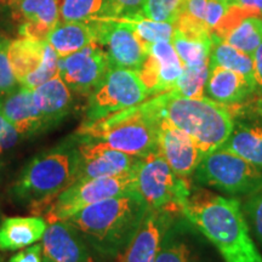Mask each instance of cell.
Masks as SVG:
<instances>
[{
	"mask_svg": "<svg viewBox=\"0 0 262 262\" xmlns=\"http://www.w3.org/2000/svg\"><path fill=\"white\" fill-rule=\"evenodd\" d=\"M183 235L175 221L166 232L155 262H202L199 255Z\"/></svg>",
	"mask_w": 262,
	"mask_h": 262,
	"instance_id": "28",
	"label": "cell"
},
{
	"mask_svg": "<svg viewBox=\"0 0 262 262\" xmlns=\"http://www.w3.org/2000/svg\"><path fill=\"white\" fill-rule=\"evenodd\" d=\"M47 228V221L40 216L5 219L0 225V250H19L38 243Z\"/></svg>",
	"mask_w": 262,
	"mask_h": 262,
	"instance_id": "22",
	"label": "cell"
},
{
	"mask_svg": "<svg viewBox=\"0 0 262 262\" xmlns=\"http://www.w3.org/2000/svg\"><path fill=\"white\" fill-rule=\"evenodd\" d=\"M180 215L178 209H149L135 237L118 257L119 262H155L166 232Z\"/></svg>",
	"mask_w": 262,
	"mask_h": 262,
	"instance_id": "13",
	"label": "cell"
},
{
	"mask_svg": "<svg viewBox=\"0 0 262 262\" xmlns=\"http://www.w3.org/2000/svg\"><path fill=\"white\" fill-rule=\"evenodd\" d=\"M242 209H243L250 232L262 245V188L248 195Z\"/></svg>",
	"mask_w": 262,
	"mask_h": 262,
	"instance_id": "34",
	"label": "cell"
},
{
	"mask_svg": "<svg viewBox=\"0 0 262 262\" xmlns=\"http://www.w3.org/2000/svg\"><path fill=\"white\" fill-rule=\"evenodd\" d=\"M187 0H145L141 15L159 22L173 25Z\"/></svg>",
	"mask_w": 262,
	"mask_h": 262,
	"instance_id": "32",
	"label": "cell"
},
{
	"mask_svg": "<svg viewBox=\"0 0 262 262\" xmlns=\"http://www.w3.org/2000/svg\"><path fill=\"white\" fill-rule=\"evenodd\" d=\"M62 58L96 42L95 22H60L47 39Z\"/></svg>",
	"mask_w": 262,
	"mask_h": 262,
	"instance_id": "23",
	"label": "cell"
},
{
	"mask_svg": "<svg viewBox=\"0 0 262 262\" xmlns=\"http://www.w3.org/2000/svg\"><path fill=\"white\" fill-rule=\"evenodd\" d=\"M228 8L229 4H227V3L217 2V0H208L204 14V24L210 33L219 25V22L224 18L226 12L228 11Z\"/></svg>",
	"mask_w": 262,
	"mask_h": 262,
	"instance_id": "37",
	"label": "cell"
},
{
	"mask_svg": "<svg viewBox=\"0 0 262 262\" xmlns=\"http://www.w3.org/2000/svg\"><path fill=\"white\" fill-rule=\"evenodd\" d=\"M211 41L212 44L210 56H209V66H220V67L237 72V73L243 75L248 80V83L256 91L254 79L253 56L238 50L237 48L232 47L224 39L219 38L217 35L212 34V33Z\"/></svg>",
	"mask_w": 262,
	"mask_h": 262,
	"instance_id": "26",
	"label": "cell"
},
{
	"mask_svg": "<svg viewBox=\"0 0 262 262\" xmlns=\"http://www.w3.org/2000/svg\"><path fill=\"white\" fill-rule=\"evenodd\" d=\"M145 102L159 120H168L188 134L204 157L224 146L233 130L234 120L228 106L208 97L191 98L168 91Z\"/></svg>",
	"mask_w": 262,
	"mask_h": 262,
	"instance_id": "3",
	"label": "cell"
},
{
	"mask_svg": "<svg viewBox=\"0 0 262 262\" xmlns=\"http://www.w3.org/2000/svg\"><path fill=\"white\" fill-rule=\"evenodd\" d=\"M58 62H60V57L55 52L49 42L47 41V47H45V54L44 60H42L41 64L39 66L37 71L33 72L28 77H26L24 80L19 83L21 86L27 88V89L34 90L35 88L40 86L47 81L51 80L58 75Z\"/></svg>",
	"mask_w": 262,
	"mask_h": 262,
	"instance_id": "33",
	"label": "cell"
},
{
	"mask_svg": "<svg viewBox=\"0 0 262 262\" xmlns=\"http://www.w3.org/2000/svg\"><path fill=\"white\" fill-rule=\"evenodd\" d=\"M148 210L146 202L134 191L95 203L66 221L98 256L118 258L135 237Z\"/></svg>",
	"mask_w": 262,
	"mask_h": 262,
	"instance_id": "2",
	"label": "cell"
},
{
	"mask_svg": "<svg viewBox=\"0 0 262 262\" xmlns=\"http://www.w3.org/2000/svg\"><path fill=\"white\" fill-rule=\"evenodd\" d=\"M253 93L254 88L242 74L220 66H209L205 97L229 107L242 103Z\"/></svg>",
	"mask_w": 262,
	"mask_h": 262,
	"instance_id": "21",
	"label": "cell"
},
{
	"mask_svg": "<svg viewBox=\"0 0 262 262\" xmlns=\"http://www.w3.org/2000/svg\"><path fill=\"white\" fill-rule=\"evenodd\" d=\"M19 139H21V135L18 131L0 111V155L9 148H12Z\"/></svg>",
	"mask_w": 262,
	"mask_h": 262,
	"instance_id": "38",
	"label": "cell"
},
{
	"mask_svg": "<svg viewBox=\"0 0 262 262\" xmlns=\"http://www.w3.org/2000/svg\"><path fill=\"white\" fill-rule=\"evenodd\" d=\"M222 147L262 169V124L234 122L233 130Z\"/></svg>",
	"mask_w": 262,
	"mask_h": 262,
	"instance_id": "24",
	"label": "cell"
},
{
	"mask_svg": "<svg viewBox=\"0 0 262 262\" xmlns=\"http://www.w3.org/2000/svg\"><path fill=\"white\" fill-rule=\"evenodd\" d=\"M33 100L40 114L44 131L63 122L73 108L72 90L61 79L60 75L35 88L33 90Z\"/></svg>",
	"mask_w": 262,
	"mask_h": 262,
	"instance_id": "19",
	"label": "cell"
},
{
	"mask_svg": "<svg viewBox=\"0 0 262 262\" xmlns=\"http://www.w3.org/2000/svg\"><path fill=\"white\" fill-rule=\"evenodd\" d=\"M47 41H38L25 37L10 40L9 58L18 84L37 71L44 60Z\"/></svg>",
	"mask_w": 262,
	"mask_h": 262,
	"instance_id": "25",
	"label": "cell"
},
{
	"mask_svg": "<svg viewBox=\"0 0 262 262\" xmlns=\"http://www.w3.org/2000/svg\"><path fill=\"white\" fill-rule=\"evenodd\" d=\"M150 95L139 72L112 68L93 93L85 108L84 124L94 123L145 102Z\"/></svg>",
	"mask_w": 262,
	"mask_h": 262,
	"instance_id": "8",
	"label": "cell"
},
{
	"mask_svg": "<svg viewBox=\"0 0 262 262\" xmlns=\"http://www.w3.org/2000/svg\"><path fill=\"white\" fill-rule=\"evenodd\" d=\"M96 42L103 48L112 68L139 72L147 56V49L129 26L114 17L95 19Z\"/></svg>",
	"mask_w": 262,
	"mask_h": 262,
	"instance_id": "10",
	"label": "cell"
},
{
	"mask_svg": "<svg viewBox=\"0 0 262 262\" xmlns=\"http://www.w3.org/2000/svg\"><path fill=\"white\" fill-rule=\"evenodd\" d=\"M181 215L217 249L225 262H262L238 199L191 192L181 205Z\"/></svg>",
	"mask_w": 262,
	"mask_h": 262,
	"instance_id": "1",
	"label": "cell"
},
{
	"mask_svg": "<svg viewBox=\"0 0 262 262\" xmlns=\"http://www.w3.org/2000/svg\"><path fill=\"white\" fill-rule=\"evenodd\" d=\"M41 254V244H33L11 256L10 262H42Z\"/></svg>",
	"mask_w": 262,
	"mask_h": 262,
	"instance_id": "39",
	"label": "cell"
},
{
	"mask_svg": "<svg viewBox=\"0 0 262 262\" xmlns=\"http://www.w3.org/2000/svg\"><path fill=\"white\" fill-rule=\"evenodd\" d=\"M147 49V56L139 71L150 96L172 90L183 72V64L171 41H158Z\"/></svg>",
	"mask_w": 262,
	"mask_h": 262,
	"instance_id": "14",
	"label": "cell"
},
{
	"mask_svg": "<svg viewBox=\"0 0 262 262\" xmlns=\"http://www.w3.org/2000/svg\"><path fill=\"white\" fill-rule=\"evenodd\" d=\"M0 111L21 137L44 133L40 114L33 100V90L18 85L15 90L0 96Z\"/></svg>",
	"mask_w": 262,
	"mask_h": 262,
	"instance_id": "20",
	"label": "cell"
},
{
	"mask_svg": "<svg viewBox=\"0 0 262 262\" xmlns=\"http://www.w3.org/2000/svg\"><path fill=\"white\" fill-rule=\"evenodd\" d=\"M145 0H106L103 17H133L141 15Z\"/></svg>",
	"mask_w": 262,
	"mask_h": 262,
	"instance_id": "36",
	"label": "cell"
},
{
	"mask_svg": "<svg viewBox=\"0 0 262 262\" xmlns=\"http://www.w3.org/2000/svg\"><path fill=\"white\" fill-rule=\"evenodd\" d=\"M9 44V39L0 38V96L9 94L19 85L10 63Z\"/></svg>",
	"mask_w": 262,
	"mask_h": 262,
	"instance_id": "35",
	"label": "cell"
},
{
	"mask_svg": "<svg viewBox=\"0 0 262 262\" xmlns=\"http://www.w3.org/2000/svg\"><path fill=\"white\" fill-rule=\"evenodd\" d=\"M11 15L19 24V35L47 41L49 34L60 24L58 0H9Z\"/></svg>",
	"mask_w": 262,
	"mask_h": 262,
	"instance_id": "18",
	"label": "cell"
},
{
	"mask_svg": "<svg viewBox=\"0 0 262 262\" xmlns=\"http://www.w3.org/2000/svg\"><path fill=\"white\" fill-rule=\"evenodd\" d=\"M211 33L253 56L262 42V15L238 5H229L224 18Z\"/></svg>",
	"mask_w": 262,
	"mask_h": 262,
	"instance_id": "17",
	"label": "cell"
},
{
	"mask_svg": "<svg viewBox=\"0 0 262 262\" xmlns=\"http://www.w3.org/2000/svg\"><path fill=\"white\" fill-rule=\"evenodd\" d=\"M171 44L183 67H195V66L208 64L211 49V34L195 35L183 33L173 27Z\"/></svg>",
	"mask_w": 262,
	"mask_h": 262,
	"instance_id": "27",
	"label": "cell"
},
{
	"mask_svg": "<svg viewBox=\"0 0 262 262\" xmlns=\"http://www.w3.org/2000/svg\"><path fill=\"white\" fill-rule=\"evenodd\" d=\"M135 191L149 209H178L192 192L189 179L176 175L157 148L148 155L139 157L133 170Z\"/></svg>",
	"mask_w": 262,
	"mask_h": 262,
	"instance_id": "6",
	"label": "cell"
},
{
	"mask_svg": "<svg viewBox=\"0 0 262 262\" xmlns=\"http://www.w3.org/2000/svg\"><path fill=\"white\" fill-rule=\"evenodd\" d=\"M120 22L129 26L135 33L140 41L147 48L150 44L158 41H170L173 33V25L168 22H159L145 17L142 15H136L133 17H114Z\"/></svg>",
	"mask_w": 262,
	"mask_h": 262,
	"instance_id": "29",
	"label": "cell"
},
{
	"mask_svg": "<svg viewBox=\"0 0 262 262\" xmlns=\"http://www.w3.org/2000/svg\"><path fill=\"white\" fill-rule=\"evenodd\" d=\"M231 5H238L250 11L262 15V0H233Z\"/></svg>",
	"mask_w": 262,
	"mask_h": 262,
	"instance_id": "41",
	"label": "cell"
},
{
	"mask_svg": "<svg viewBox=\"0 0 262 262\" xmlns=\"http://www.w3.org/2000/svg\"><path fill=\"white\" fill-rule=\"evenodd\" d=\"M0 262H4V261H3V258H2V256H0Z\"/></svg>",
	"mask_w": 262,
	"mask_h": 262,
	"instance_id": "43",
	"label": "cell"
},
{
	"mask_svg": "<svg viewBox=\"0 0 262 262\" xmlns=\"http://www.w3.org/2000/svg\"><path fill=\"white\" fill-rule=\"evenodd\" d=\"M253 62L255 86H256L257 93L262 94V42L258 45V48L254 52Z\"/></svg>",
	"mask_w": 262,
	"mask_h": 262,
	"instance_id": "40",
	"label": "cell"
},
{
	"mask_svg": "<svg viewBox=\"0 0 262 262\" xmlns=\"http://www.w3.org/2000/svg\"><path fill=\"white\" fill-rule=\"evenodd\" d=\"M209 75V63L195 66V67H183L181 77L173 86V93L185 97L202 98L205 97L204 90Z\"/></svg>",
	"mask_w": 262,
	"mask_h": 262,
	"instance_id": "31",
	"label": "cell"
},
{
	"mask_svg": "<svg viewBox=\"0 0 262 262\" xmlns=\"http://www.w3.org/2000/svg\"><path fill=\"white\" fill-rule=\"evenodd\" d=\"M135 191L133 171L118 176L77 181L63 189L44 208L45 221H66L95 203Z\"/></svg>",
	"mask_w": 262,
	"mask_h": 262,
	"instance_id": "9",
	"label": "cell"
},
{
	"mask_svg": "<svg viewBox=\"0 0 262 262\" xmlns=\"http://www.w3.org/2000/svg\"><path fill=\"white\" fill-rule=\"evenodd\" d=\"M60 22H93L103 17L106 0H58Z\"/></svg>",
	"mask_w": 262,
	"mask_h": 262,
	"instance_id": "30",
	"label": "cell"
},
{
	"mask_svg": "<svg viewBox=\"0 0 262 262\" xmlns=\"http://www.w3.org/2000/svg\"><path fill=\"white\" fill-rule=\"evenodd\" d=\"M193 178L228 195H250L262 188V169L220 147L202 159Z\"/></svg>",
	"mask_w": 262,
	"mask_h": 262,
	"instance_id": "7",
	"label": "cell"
},
{
	"mask_svg": "<svg viewBox=\"0 0 262 262\" xmlns=\"http://www.w3.org/2000/svg\"><path fill=\"white\" fill-rule=\"evenodd\" d=\"M41 249L42 262H100L96 251L67 221L48 224Z\"/></svg>",
	"mask_w": 262,
	"mask_h": 262,
	"instance_id": "15",
	"label": "cell"
},
{
	"mask_svg": "<svg viewBox=\"0 0 262 262\" xmlns=\"http://www.w3.org/2000/svg\"><path fill=\"white\" fill-rule=\"evenodd\" d=\"M110 70L103 48L97 42L60 58L58 75L74 93L90 95Z\"/></svg>",
	"mask_w": 262,
	"mask_h": 262,
	"instance_id": "11",
	"label": "cell"
},
{
	"mask_svg": "<svg viewBox=\"0 0 262 262\" xmlns=\"http://www.w3.org/2000/svg\"><path fill=\"white\" fill-rule=\"evenodd\" d=\"M78 141H79L80 159L75 182L96 178L124 175L131 172L135 168L139 157L126 155L120 150L111 148L104 143L80 136H78Z\"/></svg>",
	"mask_w": 262,
	"mask_h": 262,
	"instance_id": "12",
	"label": "cell"
},
{
	"mask_svg": "<svg viewBox=\"0 0 262 262\" xmlns=\"http://www.w3.org/2000/svg\"><path fill=\"white\" fill-rule=\"evenodd\" d=\"M158 149L172 171L183 179H191L204 158L191 136L165 119L159 120Z\"/></svg>",
	"mask_w": 262,
	"mask_h": 262,
	"instance_id": "16",
	"label": "cell"
},
{
	"mask_svg": "<svg viewBox=\"0 0 262 262\" xmlns=\"http://www.w3.org/2000/svg\"><path fill=\"white\" fill-rule=\"evenodd\" d=\"M75 134L126 155L142 157L158 148L159 119L142 102L97 122L83 123Z\"/></svg>",
	"mask_w": 262,
	"mask_h": 262,
	"instance_id": "5",
	"label": "cell"
},
{
	"mask_svg": "<svg viewBox=\"0 0 262 262\" xmlns=\"http://www.w3.org/2000/svg\"><path fill=\"white\" fill-rule=\"evenodd\" d=\"M79 141L70 136L54 148L35 156L12 183L11 198L17 204L44 210L49 203L73 185L79 168Z\"/></svg>",
	"mask_w": 262,
	"mask_h": 262,
	"instance_id": "4",
	"label": "cell"
},
{
	"mask_svg": "<svg viewBox=\"0 0 262 262\" xmlns=\"http://www.w3.org/2000/svg\"><path fill=\"white\" fill-rule=\"evenodd\" d=\"M217 2H222V3H227V4L231 5V3L233 2V0H217Z\"/></svg>",
	"mask_w": 262,
	"mask_h": 262,
	"instance_id": "42",
	"label": "cell"
}]
</instances>
